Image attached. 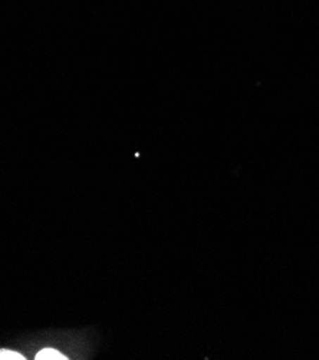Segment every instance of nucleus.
I'll use <instances>...</instances> for the list:
<instances>
[{"instance_id": "obj_1", "label": "nucleus", "mask_w": 319, "mask_h": 360, "mask_svg": "<svg viewBox=\"0 0 319 360\" xmlns=\"http://www.w3.org/2000/svg\"><path fill=\"white\" fill-rule=\"evenodd\" d=\"M35 359L37 360H68L69 357H66L63 353H61L56 349L46 347V349H42L41 352H38V354L35 356Z\"/></svg>"}, {"instance_id": "obj_2", "label": "nucleus", "mask_w": 319, "mask_h": 360, "mask_svg": "<svg viewBox=\"0 0 319 360\" xmlns=\"http://www.w3.org/2000/svg\"><path fill=\"white\" fill-rule=\"evenodd\" d=\"M26 357L11 349H0V360H25Z\"/></svg>"}]
</instances>
